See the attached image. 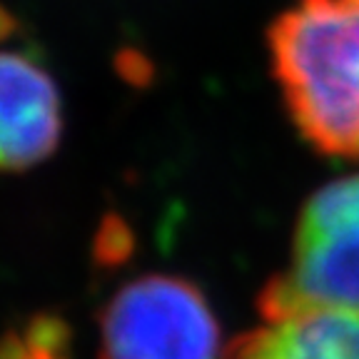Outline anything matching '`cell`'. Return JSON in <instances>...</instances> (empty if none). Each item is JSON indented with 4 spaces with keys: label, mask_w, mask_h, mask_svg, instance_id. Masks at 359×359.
I'll return each instance as SVG.
<instances>
[{
    "label": "cell",
    "mask_w": 359,
    "mask_h": 359,
    "mask_svg": "<svg viewBox=\"0 0 359 359\" xmlns=\"http://www.w3.org/2000/svg\"><path fill=\"white\" fill-rule=\"evenodd\" d=\"M227 359H359V312L307 309L235 339Z\"/></svg>",
    "instance_id": "5"
},
{
    "label": "cell",
    "mask_w": 359,
    "mask_h": 359,
    "mask_svg": "<svg viewBox=\"0 0 359 359\" xmlns=\"http://www.w3.org/2000/svg\"><path fill=\"white\" fill-rule=\"evenodd\" d=\"M307 309L359 312V172L332 180L299 210L290 264L264 285V322Z\"/></svg>",
    "instance_id": "2"
},
{
    "label": "cell",
    "mask_w": 359,
    "mask_h": 359,
    "mask_svg": "<svg viewBox=\"0 0 359 359\" xmlns=\"http://www.w3.org/2000/svg\"><path fill=\"white\" fill-rule=\"evenodd\" d=\"M60 93L50 75L20 53H0V172H22L60 145Z\"/></svg>",
    "instance_id": "4"
},
{
    "label": "cell",
    "mask_w": 359,
    "mask_h": 359,
    "mask_svg": "<svg viewBox=\"0 0 359 359\" xmlns=\"http://www.w3.org/2000/svg\"><path fill=\"white\" fill-rule=\"evenodd\" d=\"M267 53L299 137L359 160V0H297L272 20Z\"/></svg>",
    "instance_id": "1"
},
{
    "label": "cell",
    "mask_w": 359,
    "mask_h": 359,
    "mask_svg": "<svg viewBox=\"0 0 359 359\" xmlns=\"http://www.w3.org/2000/svg\"><path fill=\"white\" fill-rule=\"evenodd\" d=\"M65 344L62 322L40 317L3 339L0 359H65Z\"/></svg>",
    "instance_id": "6"
},
{
    "label": "cell",
    "mask_w": 359,
    "mask_h": 359,
    "mask_svg": "<svg viewBox=\"0 0 359 359\" xmlns=\"http://www.w3.org/2000/svg\"><path fill=\"white\" fill-rule=\"evenodd\" d=\"M130 247H133V237L125 232V224L118 222V219L105 222L100 232V257L118 259L128 252Z\"/></svg>",
    "instance_id": "7"
},
{
    "label": "cell",
    "mask_w": 359,
    "mask_h": 359,
    "mask_svg": "<svg viewBox=\"0 0 359 359\" xmlns=\"http://www.w3.org/2000/svg\"><path fill=\"white\" fill-rule=\"evenodd\" d=\"M222 327L195 282L145 275L100 312V359H227Z\"/></svg>",
    "instance_id": "3"
}]
</instances>
